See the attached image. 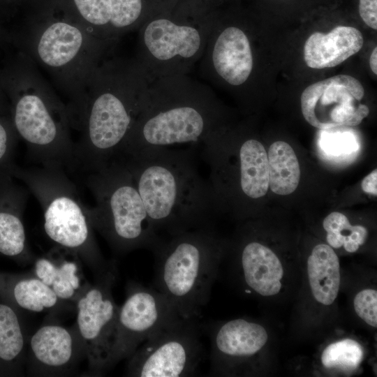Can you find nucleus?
Wrapping results in <instances>:
<instances>
[{
  "mask_svg": "<svg viewBox=\"0 0 377 377\" xmlns=\"http://www.w3.org/2000/svg\"><path fill=\"white\" fill-rule=\"evenodd\" d=\"M199 71L205 80L239 87L249 80L253 69V55L246 31L235 24L221 28L216 22L204 53Z\"/></svg>",
  "mask_w": 377,
  "mask_h": 377,
  "instance_id": "nucleus-14",
  "label": "nucleus"
},
{
  "mask_svg": "<svg viewBox=\"0 0 377 377\" xmlns=\"http://www.w3.org/2000/svg\"><path fill=\"white\" fill-rule=\"evenodd\" d=\"M307 272L314 298L324 305H330L339 290V260L333 249L324 244L316 245L307 260Z\"/></svg>",
  "mask_w": 377,
  "mask_h": 377,
  "instance_id": "nucleus-21",
  "label": "nucleus"
},
{
  "mask_svg": "<svg viewBox=\"0 0 377 377\" xmlns=\"http://www.w3.org/2000/svg\"><path fill=\"white\" fill-rule=\"evenodd\" d=\"M221 251L210 228L163 238L153 251L156 289L181 317L199 319L209 298Z\"/></svg>",
  "mask_w": 377,
  "mask_h": 377,
  "instance_id": "nucleus-6",
  "label": "nucleus"
},
{
  "mask_svg": "<svg viewBox=\"0 0 377 377\" xmlns=\"http://www.w3.org/2000/svg\"><path fill=\"white\" fill-rule=\"evenodd\" d=\"M99 277L78 298L77 327L91 369L103 372L112 367L116 336L119 306L111 292L116 279L114 265Z\"/></svg>",
  "mask_w": 377,
  "mask_h": 377,
  "instance_id": "nucleus-11",
  "label": "nucleus"
},
{
  "mask_svg": "<svg viewBox=\"0 0 377 377\" xmlns=\"http://www.w3.org/2000/svg\"><path fill=\"white\" fill-rule=\"evenodd\" d=\"M269 186L275 193H293L300 179V168L296 154L289 144L274 142L268 151Z\"/></svg>",
  "mask_w": 377,
  "mask_h": 377,
  "instance_id": "nucleus-24",
  "label": "nucleus"
},
{
  "mask_svg": "<svg viewBox=\"0 0 377 377\" xmlns=\"http://www.w3.org/2000/svg\"><path fill=\"white\" fill-rule=\"evenodd\" d=\"M202 331H208L212 337V374H219L232 361L246 360L258 353L265 345L268 335L265 329L256 323L243 318L234 319L211 328L200 325Z\"/></svg>",
  "mask_w": 377,
  "mask_h": 377,
  "instance_id": "nucleus-15",
  "label": "nucleus"
},
{
  "mask_svg": "<svg viewBox=\"0 0 377 377\" xmlns=\"http://www.w3.org/2000/svg\"><path fill=\"white\" fill-rule=\"evenodd\" d=\"M80 21L96 36L110 40L111 0H73Z\"/></svg>",
  "mask_w": 377,
  "mask_h": 377,
  "instance_id": "nucleus-26",
  "label": "nucleus"
},
{
  "mask_svg": "<svg viewBox=\"0 0 377 377\" xmlns=\"http://www.w3.org/2000/svg\"><path fill=\"white\" fill-rule=\"evenodd\" d=\"M239 190L250 199L264 196L269 187L267 154L263 144L253 138L242 142L237 151Z\"/></svg>",
  "mask_w": 377,
  "mask_h": 377,
  "instance_id": "nucleus-20",
  "label": "nucleus"
},
{
  "mask_svg": "<svg viewBox=\"0 0 377 377\" xmlns=\"http://www.w3.org/2000/svg\"><path fill=\"white\" fill-rule=\"evenodd\" d=\"M357 316L373 327H377V292L364 289L359 292L353 302Z\"/></svg>",
  "mask_w": 377,
  "mask_h": 377,
  "instance_id": "nucleus-31",
  "label": "nucleus"
},
{
  "mask_svg": "<svg viewBox=\"0 0 377 377\" xmlns=\"http://www.w3.org/2000/svg\"><path fill=\"white\" fill-rule=\"evenodd\" d=\"M364 95L359 80L348 75H337L303 91L302 112L309 124L321 130L357 126L369 113L367 105L361 102Z\"/></svg>",
  "mask_w": 377,
  "mask_h": 377,
  "instance_id": "nucleus-13",
  "label": "nucleus"
},
{
  "mask_svg": "<svg viewBox=\"0 0 377 377\" xmlns=\"http://www.w3.org/2000/svg\"><path fill=\"white\" fill-rule=\"evenodd\" d=\"M19 316L12 305L0 302V376L17 374L24 348Z\"/></svg>",
  "mask_w": 377,
  "mask_h": 377,
  "instance_id": "nucleus-23",
  "label": "nucleus"
},
{
  "mask_svg": "<svg viewBox=\"0 0 377 377\" xmlns=\"http://www.w3.org/2000/svg\"><path fill=\"white\" fill-rule=\"evenodd\" d=\"M179 317L167 297L156 289L132 282L119 306L112 367L128 359L149 337Z\"/></svg>",
  "mask_w": 377,
  "mask_h": 377,
  "instance_id": "nucleus-12",
  "label": "nucleus"
},
{
  "mask_svg": "<svg viewBox=\"0 0 377 377\" xmlns=\"http://www.w3.org/2000/svg\"><path fill=\"white\" fill-rule=\"evenodd\" d=\"M220 109L207 86L188 74L152 80L117 156L175 144H200L220 129Z\"/></svg>",
  "mask_w": 377,
  "mask_h": 377,
  "instance_id": "nucleus-3",
  "label": "nucleus"
},
{
  "mask_svg": "<svg viewBox=\"0 0 377 377\" xmlns=\"http://www.w3.org/2000/svg\"><path fill=\"white\" fill-rule=\"evenodd\" d=\"M20 59L13 90L15 130L42 166L74 170L75 142L67 106L35 64L22 53Z\"/></svg>",
  "mask_w": 377,
  "mask_h": 377,
  "instance_id": "nucleus-5",
  "label": "nucleus"
},
{
  "mask_svg": "<svg viewBox=\"0 0 377 377\" xmlns=\"http://www.w3.org/2000/svg\"><path fill=\"white\" fill-rule=\"evenodd\" d=\"M117 158L130 171L158 235L209 228L216 201L188 151L156 147Z\"/></svg>",
  "mask_w": 377,
  "mask_h": 377,
  "instance_id": "nucleus-2",
  "label": "nucleus"
},
{
  "mask_svg": "<svg viewBox=\"0 0 377 377\" xmlns=\"http://www.w3.org/2000/svg\"><path fill=\"white\" fill-rule=\"evenodd\" d=\"M323 226L327 232V242L331 247L343 246L349 253L357 251L368 237L367 228L362 226H352L343 214L334 212L326 216Z\"/></svg>",
  "mask_w": 377,
  "mask_h": 377,
  "instance_id": "nucleus-25",
  "label": "nucleus"
},
{
  "mask_svg": "<svg viewBox=\"0 0 377 377\" xmlns=\"http://www.w3.org/2000/svg\"><path fill=\"white\" fill-rule=\"evenodd\" d=\"M363 43V36L358 29L338 26L328 34H312L304 44V59L311 68L334 67L357 53Z\"/></svg>",
  "mask_w": 377,
  "mask_h": 377,
  "instance_id": "nucleus-17",
  "label": "nucleus"
},
{
  "mask_svg": "<svg viewBox=\"0 0 377 377\" xmlns=\"http://www.w3.org/2000/svg\"><path fill=\"white\" fill-rule=\"evenodd\" d=\"M214 22L202 13L149 15L137 30L134 57L151 81L188 74L201 59Z\"/></svg>",
  "mask_w": 377,
  "mask_h": 377,
  "instance_id": "nucleus-9",
  "label": "nucleus"
},
{
  "mask_svg": "<svg viewBox=\"0 0 377 377\" xmlns=\"http://www.w3.org/2000/svg\"><path fill=\"white\" fill-rule=\"evenodd\" d=\"M363 349L355 340L346 339L330 344L323 350L321 362L327 368L355 369L363 360Z\"/></svg>",
  "mask_w": 377,
  "mask_h": 377,
  "instance_id": "nucleus-28",
  "label": "nucleus"
},
{
  "mask_svg": "<svg viewBox=\"0 0 377 377\" xmlns=\"http://www.w3.org/2000/svg\"><path fill=\"white\" fill-rule=\"evenodd\" d=\"M13 179L0 182V254L21 260L29 253L22 219L28 190Z\"/></svg>",
  "mask_w": 377,
  "mask_h": 377,
  "instance_id": "nucleus-16",
  "label": "nucleus"
},
{
  "mask_svg": "<svg viewBox=\"0 0 377 377\" xmlns=\"http://www.w3.org/2000/svg\"><path fill=\"white\" fill-rule=\"evenodd\" d=\"M377 170L375 169L369 175L366 176L362 182V190L372 195L377 194Z\"/></svg>",
  "mask_w": 377,
  "mask_h": 377,
  "instance_id": "nucleus-33",
  "label": "nucleus"
},
{
  "mask_svg": "<svg viewBox=\"0 0 377 377\" xmlns=\"http://www.w3.org/2000/svg\"><path fill=\"white\" fill-rule=\"evenodd\" d=\"M30 347L38 362L57 369L64 367L71 360L74 341L66 328L58 325H46L33 334Z\"/></svg>",
  "mask_w": 377,
  "mask_h": 377,
  "instance_id": "nucleus-22",
  "label": "nucleus"
},
{
  "mask_svg": "<svg viewBox=\"0 0 377 377\" xmlns=\"http://www.w3.org/2000/svg\"><path fill=\"white\" fill-rule=\"evenodd\" d=\"M111 8L110 34L113 40L137 31L145 20L143 0H111Z\"/></svg>",
  "mask_w": 377,
  "mask_h": 377,
  "instance_id": "nucleus-27",
  "label": "nucleus"
},
{
  "mask_svg": "<svg viewBox=\"0 0 377 377\" xmlns=\"http://www.w3.org/2000/svg\"><path fill=\"white\" fill-rule=\"evenodd\" d=\"M151 81L135 59L108 57L91 76L74 123L75 168L86 172L117 158L136 121Z\"/></svg>",
  "mask_w": 377,
  "mask_h": 377,
  "instance_id": "nucleus-1",
  "label": "nucleus"
},
{
  "mask_svg": "<svg viewBox=\"0 0 377 377\" xmlns=\"http://www.w3.org/2000/svg\"><path fill=\"white\" fill-rule=\"evenodd\" d=\"M17 138L12 121L0 119V182L13 177L17 167L14 156Z\"/></svg>",
  "mask_w": 377,
  "mask_h": 377,
  "instance_id": "nucleus-29",
  "label": "nucleus"
},
{
  "mask_svg": "<svg viewBox=\"0 0 377 377\" xmlns=\"http://www.w3.org/2000/svg\"><path fill=\"white\" fill-rule=\"evenodd\" d=\"M117 42L96 36L76 17L30 20L21 35L22 54L48 75L66 98L71 125L91 76Z\"/></svg>",
  "mask_w": 377,
  "mask_h": 377,
  "instance_id": "nucleus-4",
  "label": "nucleus"
},
{
  "mask_svg": "<svg viewBox=\"0 0 377 377\" xmlns=\"http://www.w3.org/2000/svg\"><path fill=\"white\" fill-rule=\"evenodd\" d=\"M78 258L74 251L55 245L35 261V275L50 287L59 299L71 300L82 288Z\"/></svg>",
  "mask_w": 377,
  "mask_h": 377,
  "instance_id": "nucleus-19",
  "label": "nucleus"
},
{
  "mask_svg": "<svg viewBox=\"0 0 377 377\" xmlns=\"http://www.w3.org/2000/svg\"><path fill=\"white\" fill-rule=\"evenodd\" d=\"M198 320L179 317L149 337L128 359L127 375L191 376L205 357Z\"/></svg>",
  "mask_w": 377,
  "mask_h": 377,
  "instance_id": "nucleus-10",
  "label": "nucleus"
},
{
  "mask_svg": "<svg viewBox=\"0 0 377 377\" xmlns=\"http://www.w3.org/2000/svg\"><path fill=\"white\" fill-rule=\"evenodd\" d=\"M319 145L323 152L332 157L350 156L359 149L357 139L350 131L323 130Z\"/></svg>",
  "mask_w": 377,
  "mask_h": 377,
  "instance_id": "nucleus-30",
  "label": "nucleus"
},
{
  "mask_svg": "<svg viewBox=\"0 0 377 377\" xmlns=\"http://www.w3.org/2000/svg\"><path fill=\"white\" fill-rule=\"evenodd\" d=\"M85 184L95 202L87 207L91 223L113 251L153 252L158 247L163 237L152 228L133 177L121 159L87 172Z\"/></svg>",
  "mask_w": 377,
  "mask_h": 377,
  "instance_id": "nucleus-7",
  "label": "nucleus"
},
{
  "mask_svg": "<svg viewBox=\"0 0 377 377\" xmlns=\"http://www.w3.org/2000/svg\"><path fill=\"white\" fill-rule=\"evenodd\" d=\"M246 285L262 296L276 295L281 288L283 268L277 256L255 241L245 243L239 255Z\"/></svg>",
  "mask_w": 377,
  "mask_h": 377,
  "instance_id": "nucleus-18",
  "label": "nucleus"
},
{
  "mask_svg": "<svg viewBox=\"0 0 377 377\" xmlns=\"http://www.w3.org/2000/svg\"><path fill=\"white\" fill-rule=\"evenodd\" d=\"M377 48L375 47L369 57V66L372 72L376 75L377 74Z\"/></svg>",
  "mask_w": 377,
  "mask_h": 377,
  "instance_id": "nucleus-34",
  "label": "nucleus"
},
{
  "mask_svg": "<svg viewBox=\"0 0 377 377\" xmlns=\"http://www.w3.org/2000/svg\"><path fill=\"white\" fill-rule=\"evenodd\" d=\"M358 10L364 22L377 29V0H359Z\"/></svg>",
  "mask_w": 377,
  "mask_h": 377,
  "instance_id": "nucleus-32",
  "label": "nucleus"
},
{
  "mask_svg": "<svg viewBox=\"0 0 377 377\" xmlns=\"http://www.w3.org/2000/svg\"><path fill=\"white\" fill-rule=\"evenodd\" d=\"M13 177L22 182L40 203L44 230L55 245L74 251L100 274L110 267L112 263L104 260L95 240L87 207L66 170L17 165Z\"/></svg>",
  "mask_w": 377,
  "mask_h": 377,
  "instance_id": "nucleus-8",
  "label": "nucleus"
}]
</instances>
